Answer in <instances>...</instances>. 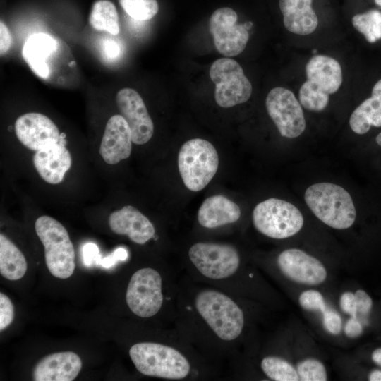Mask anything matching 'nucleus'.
<instances>
[{
  "label": "nucleus",
  "instance_id": "f257e3e1",
  "mask_svg": "<svg viewBox=\"0 0 381 381\" xmlns=\"http://www.w3.org/2000/svg\"><path fill=\"white\" fill-rule=\"evenodd\" d=\"M194 306L198 315L220 339H237L244 327V314L226 294L215 289H203L195 296Z\"/></svg>",
  "mask_w": 381,
  "mask_h": 381
},
{
  "label": "nucleus",
  "instance_id": "f03ea898",
  "mask_svg": "<svg viewBox=\"0 0 381 381\" xmlns=\"http://www.w3.org/2000/svg\"><path fill=\"white\" fill-rule=\"evenodd\" d=\"M304 199L315 217L333 229H349L356 220V210L351 195L337 184H313L306 189Z\"/></svg>",
  "mask_w": 381,
  "mask_h": 381
},
{
  "label": "nucleus",
  "instance_id": "7ed1b4c3",
  "mask_svg": "<svg viewBox=\"0 0 381 381\" xmlns=\"http://www.w3.org/2000/svg\"><path fill=\"white\" fill-rule=\"evenodd\" d=\"M129 356L136 369L146 376L181 380L190 371L188 358L171 346L140 342L130 348Z\"/></svg>",
  "mask_w": 381,
  "mask_h": 381
},
{
  "label": "nucleus",
  "instance_id": "20e7f679",
  "mask_svg": "<svg viewBox=\"0 0 381 381\" xmlns=\"http://www.w3.org/2000/svg\"><path fill=\"white\" fill-rule=\"evenodd\" d=\"M306 73L307 80L299 90L300 104L308 110L320 111L327 106L329 95L341 85V66L332 57L316 55L306 64Z\"/></svg>",
  "mask_w": 381,
  "mask_h": 381
},
{
  "label": "nucleus",
  "instance_id": "39448f33",
  "mask_svg": "<svg viewBox=\"0 0 381 381\" xmlns=\"http://www.w3.org/2000/svg\"><path fill=\"white\" fill-rule=\"evenodd\" d=\"M37 236L44 248L47 267L59 279H67L74 272L75 249L66 228L56 219L42 215L35 223Z\"/></svg>",
  "mask_w": 381,
  "mask_h": 381
},
{
  "label": "nucleus",
  "instance_id": "423d86ee",
  "mask_svg": "<svg viewBox=\"0 0 381 381\" xmlns=\"http://www.w3.org/2000/svg\"><path fill=\"white\" fill-rule=\"evenodd\" d=\"M179 171L186 187L192 191L202 190L212 179L219 166L215 147L209 141L193 138L181 147Z\"/></svg>",
  "mask_w": 381,
  "mask_h": 381
},
{
  "label": "nucleus",
  "instance_id": "0eeeda50",
  "mask_svg": "<svg viewBox=\"0 0 381 381\" xmlns=\"http://www.w3.org/2000/svg\"><path fill=\"white\" fill-rule=\"evenodd\" d=\"M253 223L260 234L274 239H284L302 229L304 219L301 211L289 202L269 198L258 203L253 211Z\"/></svg>",
  "mask_w": 381,
  "mask_h": 381
},
{
  "label": "nucleus",
  "instance_id": "6e6552de",
  "mask_svg": "<svg viewBox=\"0 0 381 381\" xmlns=\"http://www.w3.org/2000/svg\"><path fill=\"white\" fill-rule=\"evenodd\" d=\"M190 261L203 277L212 280H223L238 270L241 258L237 250L226 243L199 242L188 250Z\"/></svg>",
  "mask_w": 381,
  "mask_h": 381
},
{
  "label": "nucleus",
  "instance_id": "1a4fd4ad",
  "mask_svg": "<svg viewBox=\"0 0 381 381\" xmlns=\"http://www.w3.org/2000/svg\"><path fill=\"white\" fill-rule=\"evenodd\" d=\"M210 76L215 84L214 98L223 108H229L247 102L252 94V85L240 64L230 58L216 60L210 69Z\"/></svg>",
  "mask_w": 381,
  "mask_h": 381
},
{
  "label": "nucleus",
  "instance_id": "9d476101",
  "mask_svg": "<svg viewBox=\"0 0 381 381\" xmlns=\"http://www.w3.org/2000/svg\"><path fill=\"white\" fill-rule=\"evenodd\" d=\"M126 300L135 315L144 318L155 315L163 303L160 274L151 267L137 270L128 284Z\"/></svg>",
  "mask_w": 381,
  "mask_h": 381
},
{
  "label": "nucleus",
  "instance_id": "9b49d317",
  "mask_svg": "<svg viewBox=\"0 0 381 381\" xmlns=\"http://www.w3.org/2000/svg\"><path fill=\"white\" fill-rule=\"evenodd\" d=\"M265 104L282 136L294 138L305 131L306 120L301 104L289 90L282 87L273 88L266 97Z\"/></svg>",
  "mask_w": 381,
  "mask_h": 381
},
{
  "label": "nucleus",
  "instance_id": "f8f14e48",
  "mask_svg": "<svg viewBox=\"0 0 381 381\" xmlns=\"http://www.w3.org/2000/svg\"><path fill=\"white\" fill-rule=\"evenodd\" d=\"M236 13L231 8L217 9L210 19V30L217 50L229 57L241 54L246 48L249 33L243 24L237 23Z\"/></svg>",
  "mask_w": 381,
  "mask_h": 381
},
{
  "label": "nucleus",
  "instance_id": "ddd939ff",
  "mask_svg": "<svg viewBox=\"0 0 381 381\" xmlns=\"http://www.w3.org/2000/svg\"><path fill=\"white\" fill-rule=\"evenodd\" d=\"M277 263L284 276L298 284L317 286L327 277L325 265L318 258L298 248L281 252Z\"/></svg>",
  "mask_w": 381,
  "mask_h": 381
},
{
  "label": "nucleus",
  "instance_id": "4468645a",
  "mask_svg": "<svg viewBox=\"0 0 381 381\" xmlns=\"http://www.w3.org/2000/svg\"><path fill=\"white\" fill-rule=\"evenodd\" d=\"M14 129L23 145L35 152L62 140L56 124L40 113L30 112L20 116L15 122Z\"/></svg>",
  "mask_w": 381,
  "mask_h": 381
},
{
  "label": "nucleus",
  "instance_id": "2eb2a0df",
  "mask_svg": "<svg viewBox=\"0 0 381 381\" xmlns=\"http://www.w3.org/2000/svg\"><path fill=\"white\" fill-rule=\"evenodd\" d=\"M116 102L121 115L130 127L133 143H147L153 135L154 124L139 93L131 88H123L116 94Z\"/></svg>",
  "mask_w": 381,
  "mask_h": 381
},
{
  "label": "nucleus",
  "instance_id": "dca6fc26",
  "mask_svg": "<svg viewBox=\"0 0 381 381\" xmlns=\"http://www.w3.org/2000/svg\"><path fill=\"white\" fill-rule=\"evenodd\" d=\"M132 134L128 124L121 114L108 120L99 153L108 164H116L128 158L132 150Z\"/></svg>",
  "mask_w": 381,
  "mask_h": 381
},
{
  "label": "nucleus",
  "instance_id": "f3484780",
  "mask_svg": "<svg viewBox=\"0 0 381 381\" xmlns=\"http://www.w3.org/2000/svg\"><path fill=\"white\" fill-rule=\"evenodd\" d=\"M108 222L114 233L127 236L138 244H145L155 236V229L152 222L131 205H126L113 212Z\"/></svg>",
  "mask_w": 381,
  "mask_h": 381
},
{
  "label": "nucleus",
  "instance_id": "a211bd4d",
  "mask_svg": "<svg viewBox=\"0 0 381 381\" xmlns=\"http://www.w3.org/2000/svg\"><path fill=\"white\" fill-rule=\"evenodd\" d=\"M82 368V361L72 351L52 353L42 358L32 373L35 381H72Z\"/></svg>",
  "mask_w": 381,
  "mask_h": 381
},
{
  "label": "nucleus",
  "instance_id": "6ab92c4d",
  "mask_svg": "<svg viewBox=\"0 0 381 381\" xmlns=\"http://www.w3.org/2000/svg\"><path fill=\"white\" fill-rule=\"evenodd\" d=\"M33 165L40 177L50 184L61 183L72 164L70 152L62 140L44 149L36 151Z\"/></svg>",
  "mask_w": 381,
  "mask_h": 381
},
{
  "label": "nucleus",
  "instance_id": "aec40b11",
  "mask_svg": "<svg viewBox=\"0 0 381 381\" xmlns=\"http://www.w3.org/2000/svg\"><path fill=\"white\" fill-rule=\"evenodd\" d=\"M312 1L279 0L286 30L300 35H307L315 30L318 18L311 7Z\"/></svg>",
  "mask_w": 381,
  "mask_h": 381
},
{
  "label": "nucleus",
  "instance_id": "412c9836",
  "mask_svg": "<svg viewBox=\"0 0 381 381\" xmlns=\"http://www.w3.org/2000/svg\"><path fill=\"white\" fill-rule=\"evenodd\" d=\"M240 217L241 210L238 205L221 195L205 200L198 213L199 224L207 229L234 223Z\"/></svg>",
  "mask_w": 381,
  "mask_h": 381
},
{
  "label": "nucleus",
  "instance_id": "4be33fe9",
  "mask_svg": "<svg viewBox=\"0 0 381 381\" xmlns=\"http://www.w3.org/2000/svg\"><path fill=\"white\" fill-rule=\"evenodd\" d=\"M56 47L57 42L51 35L35 33L25 42L22 55L30 69L38 77L46 79L50 73L47 59L56 50Z\"/></svg>",
  "mask_w": 381,
  "mask_h": 381
},
{
  "label": "nucleus",
  "instance_id": "5701e85b",
  "mask_svg": "<svg viewBox=\"0 0 381 381\" xmlns=\"http://www.w3.org/2000/svg\"><path fill=\"white\" fill-rule=\"evenodd\" d=\"M349 125L358 135L366 134L372 127H381V80L374 85L371 97L365 99L353 111Z\"/></svg>",
  "mask_w": 381,
  "mask_h": 381
},
{
  "label": "nucleus",
  "instance_id": "b1692460",
  "mask_svg": "<svg viewBox=\"0 0 381 381\" xmlns=\"http://www.w3.org/2000/svg\"><path fill=\"white\" fill-rule=\"evenodd\" d=\"M25 258L19 248L4 234H0V273L4 278L16 281L27 271Z\"/></svg>",
  "mask_w": 381,
  "mask_h": 381
},
{
  "label": "nucleus",
  "instance_id": "393cba45",
  "mask_svg": "<svg viewBox=\"0 0 381 381\" xmlns=\"http://www.w3.org/2000/svg\"><path fill=\"white\" fill-rule=\"evenodd\" d=\"M89 23L94 29L107 31L113 35L119 32L116 8L112 2L107 0H99L94 4Z\"/></svg>",
  "mask_w": 381,
  "mask_h": 381
},
{
  "label": "nucleus",
  "instance_id": "a878e982",
  "mask_svg": "<svg viewBox=\"0 0 381 381\" xmlns=\"http://www.w3.org/2000/svg\"><path fill=\"white\" fill-rule=\"evenodd\" d=\"M264 374L274 381H298L296 368L286 360L275 356L264 357L260 363Z\"/></svg>",
  "mask_w": 381,
  "mask_h": 381
},
{
  "label": "nucleus",
  "instance_id": "bb28decb",
  "mask_svg": "<svg viewBox=\"0 0 381 381\" xmlns=\"http://www.w3.org/2000/svg\"><path fill=\"white\" fill-rule=\"evenodd\" d=\"M353 27L370 43L381 39V12L370 10L352 18Z\"/></svg>",
  "mask_w": 381,
  "mask_h": 381
},
{
  "label": "nucleus",
  "instance_id": "cd10ccee",
  "mask_svg": "<svg viewBox=\"0 0 381 381\" xmlns=\"http://www.w3.org/2000/svg\"><path fill=\"white\" fill-rule=\"evenodd\" d=\"M120 5L132 18L147 20L158 12L157 0H119Z\"/></svg>",
  "mask_w": 381,
  "mask_h": 381
},
{
  "label": "nucleus",
  "instance_id": "c85d7f7f",
  "mask_svg": "<svg viewBox=\"0 0 381 381\" xmlns=\"http://www.w3.org/2000/svg\"><path fill=\"white\" fill-rule=\"evenodd\" d=\"M296 370L301 381H326L327 374L325 365L318 359L308 358L298 362Z\"/></svg>",
  "mask_w": 381,
  "mask_h": 381
},
{
  "label": "nucleus",
  "instance_id": "c756f323",
  "mask_svg": "<svg viewBox=\"0 0 381 381\" xmlns=\"http://www.w3.org/2000/svg\"><path fill=\"white\" fill-rule=\"evenodd\" d=\"M300 306L308 311L324 312L326 309L322 294L315 289L305 290L299 295Z\"/></svg>",
  "mask_w": 381,
  "mask_h": 381
},
{
  "label": "nucleus",
  "instance_id": "7c9ffc66",
  "mask_svg": "<svg viewBox=\"0 0 381 381\" xmlns=\"http://www.w3.org/2000/svg\"><path fill=\"white\" fill-rule=\"evenodd\" d=\"M14 318V308L10 298L3 293L0 294V330L8 327Z\"/></svg>",
  "mask_w": 381,
  "mask_h": 381
},
{
  "label": "nucleus",
  "instance_id": "2f4dec72",
  "mask_svg": "<svg viewBox=\"0 0 381 381\" xmlns=\"http://www.w3.org/2000/svg\"><path fill=\"white\" fill-rule=\"evenodd\" d=\"M322 314L323 325L327 332L332 335L339 334L342 327L340 315L336 311L327 308Z\"/></svg>",
  "mask_w": 381,
  "mask_h": 381
},
{
  "label": "nucleus",
  "instance_id": "473e14b6",
  "mask_svg": "<svg viewBox=\"0 0 381 381\" xmlns=\"http://www.w3.org/2000/svg\"><path fill=\"white\" fill-rule=\"evenodd\" d=\"M339 306L345 313L351 317H356L358 312L354 293L351 291L344 292L339 298Z\"/></svg>",
  "mask_w": 381,
  "mask_h": 381
},
{
  "label": "nucleus",
  "instance_id": "72a5a7b5",
  "mask_svg": "<svg viewBox=\"0 0 381 381\" xmlns=\"http://www.w3.org/2000/svg\"><path fill=\"white\" fill-rule=\"evenodd\" d=\"M357 312L362 315H368L373 307V300L363 289H358L354 293Z\"/></svg>",
  "mask_w": 381,
  "mask_h": 381
},
{
  "label": "nucleus",
  "instance_id": "f704fd0d",
  "mask_svg": "<svg viewBox=\"0 0 381 381\" xmlns=\"http://www.w3.org/2000/svg\"><path fill=\"white\" fill-rule=\"evenodd\" d=\"M83 260L86 266L99 264L101 259L99 255V249L95 243H88L83 246Z\"/></svg>",
  "mask_w": 381,
  "mask_h": 381
},
{
  "label": "nucleus",
  "instance_id": "c9c22d12",
  "mask_svg": "<svg viewBox=\"0 0 381 381\" xmlns=\"http://www.w3.org/2000/svg\"><path fill=\"white\" fill-rule=\"evenodd\" d=\"M344 333L350 339H355L363 333V326L356 317H351L345 324Z\"/></svg>",
  "mask_w": 381,
  "mask_h": 381
},
{
  "label": "nucleus",
  "instance_id": "e433bc0d",
  "mask_svg": "<svg viewBox=\"0 0 381 381\" xmlns=\"http://www.w3.org/2000/svg\"><path fill=\"white\" fill-rule=\"evenodd\" d=\"M127 257V251L123 248H119L116 249L112 254L103 259H101L99 265L103 267L109 268L114 266L119 260H126Z\"/></svg>",
  "mask_w": 381,
  "mask_h": 381
},
{
  "label": "nucleus",
  "instance_id": "4c0bfd02",
  "mask_svg": "<svg viewBox=\"0 0 381 381\" xmlns=\"http://www.w3.org/2000/svg\"><path fill=\"white\" fill-rule=\"evenodd\" d=\"M11 44V37L6 25L0 22V54L2 56L10 48Z\"/></svg>",
  "mask_w": 381,
  "mask_h": 381
},
{
  "label": "nucleus",
  "instance_id": "58836bf2",
  "mask_svg": "<svg viewBox=\"0 0 381 381\" xmlns=\"http://www.w3.org/2000/svg\"><path fill=\"white\" fill-rule=\"evenodd\" d=\"M104 52L108 58L115 59L120 53V48L114 40L108 39L104 42Z\"/></svg>",
  "mask_w": 381,
  "mask_h": 381
},
{
  "label": "nucleus",
  "instance_id": "ea45409f",
  "mask_svg": "<svg viewBox=\"0 0 381 381\" xmlns=\"http://www.w3.org/2000/svg\"><path fill=\"white\" fill-rule=\"evenodd\" d=\"M372 361L381 367V347L375 349L371 354Z\"/></svg>",
  "mask_w": 381,
  "mask_h": 381
},
{
  "label": "nucleus",
  "instance_id": "a19ab883",
  "mask_svg": "<svg viewBox=\"0 0 381 381\" xmlns=\"http://www.w3.org/2000/svg\"><path fill=\"white\" fill-rule=\"evenodd\" d=\"M370 381H381V370H373L368 375Z\"/></svg>",
  "mask_w": 381,
  "mask_h": 381
},
{
  "label": "nucleus",
  "instance_id": "79ce46f5",
  "mask_svg": "<svg viewBox=\"0 0 381 381\" xmlns=\"http://www.w3.org/2000/svg\"><path fill=\"white\" fill-rule=\"evenodd\" d=\"M375 142L377 146L381 148V132L376 135Z\"/></svg>",
  "mask_w": 381,
  "mask_h": 381
},
{
  "label": "nucleus",
  "instance_id": "37998d69",
  "mask_svg": "<svg viewBox=\"0 0 381 381\" xmlns=\"http://www.w3.org/2000/svg\"><path fill=\"white\" fill-rule=\"evenodd\" d=\"M243 25L248 30L252 27L253 23L251 22H246L243 23Z\"/></svg>",
  "mask_w": 381,
  "mask_h": 381
},
{
  "label": "nucleus",
  "instance_id": "c03bdc74",
  "mask_svg": "<svg viewBox=\"0 0 381 381\" xmlns=\"http://www.w3.org/2000/svg\"><path fill=\"white\" fill-rule=\"evenodd\" d=\"M375 4L381 7V0H375Z\"/></svg>",
  "mask_w": 381,
  "mask_h": 381
},
{
  "label": "nucleus",
  "instance_id": "a18cd8bd",
  "mask_svg": "<svg viewBox=\"0 0 381 381\" xmlns=\"http://www.w3.org/2000/svg\"><path fill=\"white\" fill-rule=\"evenodd\" d=\"M313 53H317V50H316V49H314V50H313Z\"/></svg>",
  "mask_w": 381,
  "mask_h": 381
}]
</instances>
